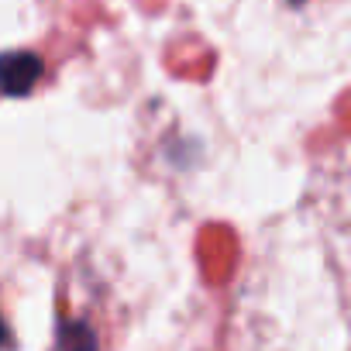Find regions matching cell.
I'll return each mask as SVG.
<instances>
[{
  "instance_id": "cell-1",
  "label": "cell",
  "mask_w": 351,
  "mask_h": 351,
  "mask_svg": "<svg viewBox=\"0 0 351 351\" xmlns=\"http://www.w3.org/2000/svg\"><path fill=\"white\" fill-rule=\"evenodd\" d=\"M42 76V59L32 52H8L4 56V90L8 97H21Z\"/></svg>"
}]
</instances>
